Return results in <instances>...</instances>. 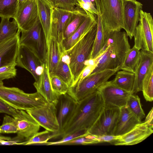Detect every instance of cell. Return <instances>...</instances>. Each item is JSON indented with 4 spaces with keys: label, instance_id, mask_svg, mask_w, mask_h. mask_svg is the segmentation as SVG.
<instances>
[{
    "label": "cell",
    "instance_id": "1",
    "mask_svg": "<svg viewBox=\"0 0 153 153\" xmlns=\"http://www.w3.org/2000/svg\"><path fill=\"white\" fill-rule=\"evenodd\" d=\"M104 108L102 98L97 90L77 102L72 115L62 130L55 133V138L62 137L79 130H88Z\"/></svg>",
    "mask_w": 153,
    "mask_h": 153
},
{
    "label": "cell",
    "instance_id": "2",
    "mask_svg": "<svg viewBox=\"0 0 153 153\" xmlns=\"http://www.w3.org/2000/svg\"><path fill=\"white\" fill-rule=\"evenodd\" d=\"M128 36L124 31H113L107 33L106 42L99 53L104 52L91 73L121 66L126 53L131 48Z\"/></svg>",
    "mask_w": 153,
    "mask_h": 153
},
{
    "label": "cell",
    "instance_id": "3",
    "mask_svg": "<svg viewBox=\"0 0 153 153\" xmlns=\"http://www.w3.org/2000/svg\"><path fill=\"white\" fill-rule=\"evenodd\" d=\"M97 24L71 48L62 52L63 58L68 62L74 80L76 82L90 59L96 34ZM71 86V87H72Z\"/></svg>",
    "mask_w": 153,
    "mask_h": 153
},
{
    "label": "cell",
    "instance_id": "4",
    "mask_svg": "<svg viewBox=\"0 0 153 153\" xmlns=\"http://www.w3.org/2000/svg\"><path fill=\"white\" fill-rule=\"evenodd\" d=\"M0 100L16 109L25 111L41 107L48 103L37 91L26 93L18 88L6 87L0 80Z\"/></svg>",
    "mask_w": 153,
    "mask_h": 153
},
{
    "label": "cell",
    "instance_id": "5",
    "mask_svg": "<svg viewBox=\"0 0 153 153\" xmlns=\"http://www.w3.org/2000/svg\"><path fill=\"white\" fill-rule=\"evenodd\" d=\"M120 67L91 73L70 88L67 93L78 102L93 93L118 71Z\"/></svg>",
    "mask_w": 153,
    "mask_h": 153
},
{
    "label": "cell",
    "instance_id": "6",
    "mask_svg": "<svg viewBox=\"0 0 153 153\" xmlns=\"http://www.w3.org/2000/svg\"><path fill=\"white\" fill-rule=\"evenodd\" d=\"M123 0H98L104 28L106 33L120 31L123 28Z\"/></svg>",
    "mask_w": 153,
    "mask_h": 153
},
{
    "label": "cell",
    "instance_id": "7",
    "mask_svg": "<svg viewBox=\"0 0 153 153\" xmlns=\"http://www.w3.org/2000/svg\"><path fill=\"white\" fill-rule=\"evenodd\" d=\"M20 45L33 52L43 64H46L47 46L45 37L39 18L33 26L27 31H22Z\"/></svg>",
    "mask_w": 153,
    "mask_h": 153
},
{
    "label": "cell",
    "instance_id": "8",
    "mask_svg": "<svg viewBox=\"0 0 153 153\" xmlns=\"http://www.w3.org/2000/svg\"><path fill=\"white\" fill-rule=\"evenodd\" d=\"M139 24L134 34V45L139 50L153 53V19L151 14L141 10Z\"/></svg>",
    "mask_w": 153,
    "mask_h": 153
},
{
    "label": "cell",
    "instance_id": "9",
    "mask_svg": "<svg viewBox=\"0 0 153 153\" xmlns=\"http://www.w3.org/2000/svg\"><path fill=\"white\" fill-rule=\"evenodd\" d=\"M120 113V108L104 107L88 132L97 136L113 135Z\"/></svg>",
    "mask_w": 153,
    "mask_h": 153
},
{
    "label": "cell",
    "instance_id": "10",
    "mask_svg": "<svg viewBox=\"0 0 153 153\" xmlns=\"http://www.w3.org/2000/svg\"><path fill=\"white\" fill-rule=\"evenodd\" d=\"M102 98L104 107L118 108L126 105L131 92L123 90L107 81L97 89Z\"/></svg>",
    "mask_w": 153,
    "mask_h": 153
},
{
    "label": "cell",
    "instance_id": "11",
    "mask_svg": "<svg viewBox=\"0 0 153 153\" xmlns=\"http://www.w3.org/2000/svg\"><path fill=\"white\" fill-rule=\"evenodd\" d=\"M26 111L45 130L55 133L59 131L57 108L54 104L48 103L44 106Z\"/></svg>",
    "mask_w": 153,
    "mask_h": 153
},
{
    "label": "cell",
    "instance_id": "12",
    "mask_svg": "<svg viewBox=\"0 0 153 153\" xmlns=\"http://www.w3.org/2000/svg\"><path fill=\"white\" fill-rule=\"evenodd\" d=\"M16 63V66L28 71L33 76L35 81L38 80L45 65L31 50L20 45Z\"/></svg>",
    "mask_w": 153,
    "mask_h": 153
},
{
    "label": "cell",
    "instance_id": "13",
    "mask_svg": "<svg viewBox=\"0 0 153 153\" xmlns=\"http://www.w3.org/2000/svg\"><path fill=\"white\" fill-rule=\"evenodd\" d=\"M38 18L36 0H26L19 4L14 19L16 21L21 31L29 30Z\"/></svg>",
    "mask_w": 153,
    "mask_h": 153
},
{
    "label": "cell",
    "instance_id": "14",
    "mask_svg": "<svg viewBox=\"0 0 153 153\" xmlns=\"http://www.w3.org/2000/svg\"><path fill=\"white\" fill-rule=\"evenodd\" d=\"M143 4L136 0L123 1V29L130 39L134 36L140 17Z\"/></svg>",
    "mask_w": 153,
    "mask_h": 153
},
{
    "label": "cell",
    "instance_id": "15",
    "mask_svg": "<svg viewBox=\"0 0 153 153\" xmlns=\"http://www.w3.org/2000/svg\"><path fill=\"white\" fill-rule=\"evenodd\" d=\"M76 10V6L72 10L53 7L51 16V36L55 38L60 44L63 40L64 31L70 22L72 15Z\"/></svg>",
    "mask_w": 153,
    "mask_h": 153
},
{
    "label": "cell",
    "instance_id": "16",
    "mask_svg": "<svg viewBox=\"0 0 153 153\" xmlns=\"http://www.w3.org/2000/svg\"><path fill=\"white\" fill-rule=\"evenodd\" d=\"M16 111L13 117L17 125V135L25 141L39 132L40 126L25 110L16 109Z\"/></svg>",
    "mask_w": 153,
    "mask_h": 153
},
{
    "label": "cell",
    "instance_id": "17",
    "mask_svg": "<svg viewBox=\"0 0 153 153\" xmlns=\"http://www.w3.org/2000/svg\"><path fill=\"white\" fill-rule=\"evenodd\" d=\"M153 132L152 129L145 122H141L137 124L129 132L120 135L119 139L111 144L116 146L135 145L145 140Z\"/></svg>",
    "mask_w": 153,
    "mask_h": 153
},
{
    "label": "cell",
    "instance_id": "18",
    "mask_svg": "<svg viewBox=\"0 0 153 153\" xmlns=\"http://www.w3.org/2000/svg\"><path fill=\"white\" fill-rule=\"evenodd\" d=\"M20 30L13 37L0 42V67L16 63L20 46Z\"/></svg>",
    "mask_w": 153,
    "mask_h": 153
},
{
    "label": "cell",
    "instance_id": "19",
    "mask_svg": "<svg viewBox=\"0 0 153 153\" xmlns=\"http://www.w3.org/2000/svg\"><path fill=\"white\" fill-rule=\"evenodd\" d=\"M140 61L135 73V79L132 94L142 91L143 82L152 68L153 67V53L141 50Z\"/></svg>",
    "mask_w": 153,
    "mask_h": 153
},
{
    "label": "cell",
    "instance_id": "20",
    "mask_svg": "<svg viewBox=\"0 0 153 153\" xmlns=\"http://www.w3.org/2000/svg\"><path fill=\"white\" fill-rule=\"evenodd\" d=\"M33 85L36 91L39 93L49 103L56 105L58 103L59 96L53 91L51 85L49 74L46 64H45L43 71L38 80Z\"/></svg>",
    "mask_w": 153,
    "mask_h": 153
},
{
    "label": "cell",
    "instance_id": "21",
    "mask_svg": "<svg viewBox=\"0 0 153 153\" xmlns=\"http://www.w3.org/2000/svg\"><path fill=\"white\" fill-rule=\"evenodd\" d=\"M76 101L67 93L59 96L56 107L60 132L72 115L76 105Z\"/></svg>",
    "mask_w": 153,
    "mask_h": 153
},
{
    "label": "cell",
    "instance_id": "22",
    "mask_svg": "<svg viewBox=\"0 0 153 153\" xmlns=\"http://www.w3.org/2000/svg\"><path fill=\"white\" fill-rule=\"evenodd\" d=\"M87 18L76 31L68 39L63 40L60 45L62 52L73 46L97 23L96 15L89 14Z\"/></svg>",
    "mask_w": 153,
    "mask_h": 153
},
{
    "label": "cell",
    "instance_id": "23",
    "mask_svg": "<svg viewBox=\"0 0 153 153\" xmlns=\"http://www.w3.org/2000/svg\"><path fill=\"white\" fill-rule=\"evenodd\" d=\"M141 120L137 117L126 105L120 108L119 116L114 130V135L120 136L129 132Z\"/></svg>",
    "mask_w": 153,
    "mask_h": 153
},
{
    "label": "cell",
    "instance_id": "24",
    "mask_svg": "<svg viewBox=\"0 0 153 153\" xmlns=\"http://www.w3.org/2000/svg\"><path fill=\"white\" fill-rule=\"evenodd\" d=\"M38 18L45 37L47 48L51 37V16L53 7L45 0H36Z\"/></svg>",
    "mask_w": 153,
    "mask_h": 153
},
{
    "label": "cell",
    "instance_id": "25",
    "mask_svg": "<svg viewBox=\"0 0 153 153\" xmlns=\"http://www.w3.org/2000/svg\"><path fill=\"white\" fill-rule=\"evenodd\" d=\"M62 53L60 44L51 36L48 47L46 63L49 75L54 74Z\"/></svg>",
    "mask_w": 153,
    "mask_h": 153
},
{
    "label": "cell",
    "instance_id": "26",
    "mask_svg": "<svg viewBox=\"0 0 153 153\" xmlns=\"http://www.w3.org/2000/svg\"><path fill=\"white\" fill-rule=\"evenodd\" d=\"M95 4L97 11V30L94 45L90 59L95 58L103 48L106 42L107 33L105 32L104 28L98 0H95Z\"/></svg>",
    "mask_w": 153,
    "mask_h": 153
},
{
    "label": "cell",
    "instance_id": "27",
    "mask_svg": "<svg viewBox=\"0 0 153 153\" xmlns=\"http://www.w3.org/2000/svg\"><path fill=\"white\" fill-rule=\"evenodd\" d=\"M76 6L77 7L76 10L72 15L71 21L64 31L63 40L69 38L78 28L88 16L83 10L78 6Z\"/></svg>",
    "mask_w": 153,
    "mask_h": 153
},
{
    "label": "cell",
    "instance_id": "28",
    "mask_svg": "<svg viewBox=\"0 0 153 153\" xmlns=\"http://www.w3.org/2000/svg\"><path fill=\"white\" fill-rule=\"evenodd\" d=\"M115 78L111 82L117 87L128 91L131 92L133 88L135 74L123 70L117 72Z\"/></svg>",
    "mask_w": 153,
    "mask_h": 153
},
{
    "label": "cell",
    "instance_id": "29",
    "mask_svg": "<svg viewBox=\"0 0 153 153\" xmlns=\"http://www.w3.org/2000/svg\"><path fill=\"white\" fill-rule=\"evenodd\" d=\"M140 57V50L134 46L127 52L120 70L135 73Z\"/></svg>",
    "mask_w": 153,
    "mask_h": 153
},
{
    "label": "cell",
    "instance_id": "30",
    "mask_svg": "<svg viewBox=\"0 0 153 153\" xmlns=\"http://www.w3.org/2000/svg\"><path fill=\"white\" fill-rule=\"evenodd\" d=\"M10 19L1 18L0 23V42L10 39L16 33L19 28L14 19L10 22Z\"/></svg>",
    "mask_w": 153,
    "mask_h": 153
},
{
    "label": "cell",
    "instance_id": "31",
    "mask_svg": "<svg viewBox=\"0 0 153 153\" xmlns=\"http://www.w3.org/2000/svg\"><path fill=\"white\" fill-rule=\"evenodd\" d=\"M53 74L68 84L70 88L73 85V78L68 64L62 56Z\"/></svg>",
    "mask_w": 153,
    "mask_h": 153
},
{
    "label": "cell",
    "instance_id": "32",
    "mask_svg": "<svg viewBox=\"0 0 153 153\" xmlns=\"http://www.w3.org/2000/svg\"><path fill=\"white\" fill-rule=\"evenodd\" d=\"M18 5V0H0V17L14 19Z\"/></svg>",
    "mask_w": 153,
    "mask_h": 153
},
{
    "label": "cell",
    "instance_id": "33",
    "mask_svg": "<svg viewBox=\"0 0 153 153\" xmlns=\"http://www.w3.org/2000/svg\"><path fill=\"white\" fill-rule=\"evenodd\" d=\"M126 106L140 120L145 117V114L142 107L140 98L136 94H131L127 101Z\"/></svg>",
    "mask_w": 153,
    "mask_h": 153
},
{
    "label": "cell",
    "instance_id": "34",
    "mask_svg": "<svg viewBox=\"0 0 153 153\" xmlns=\"http://www.w3.org/2000/svg\"><path fill=\"white\" fill-rule=\"evenodd\" d=\"M54 132L45 130L38 132L28 140L22 142V145H44L50 139L54 138Z\"/></svg>",
    "mask_w": 153,
    "mask_h": 153
},
{
    "label": "cell",
    "instance_id": "35",
    "mask_svg": "<svg viewBox=\"0 0 153 153\" xmlns=\"http://www.w3.org/2000/svg\"><path fill=\"white\" fill-rule=\"evenodd\" d=\"M142 91L147 101L153 100V67L152 68L143 82Z\"/></svg>",
    "mask_w": 153,
    "mask_h": 153
},
{
    "label": "cell",
    "instance_id": "36",
    "mask_svg": "<svg viewBox=\"0 0 153 153\" xmlns=\"http://www.w3.org/2000/svg\"><path fill=\"white\" fill-rule=\"evenodd\" d=\"M50 81L53 91L59 96L67 94L70 87L58 76L54 74L49 75Z\"/></svg>",
    "mask_w": 153,
    "mask_h": 153
},
{
    "label": "cell",
    "instance_id": "37",
    "mask_svg": "<svg viewBox=\"0 0 153 153\" xmlns=\"http://www.w3.org/2000/svg\"><path fill=\"white\" fill-rule=\"evenodd\" d=\"M100 143L97 136L88 132L85 134L64 143L62 145H88Z\"/></svg>",
    "mask_w": 153,
    "mask_h": 153
},
{
    "label": "cell",
    "instance_id": "38",
    "mask_svg": "<svg viewBox=\"0 0 153 153\" xmlns=\"http://www.w3.org/2000/svg\"><path fill=\"white\" fill-rule=\"evenodd\" d=\"M18 128L15 119L9 115H5L0 126V134L17 133Z\"/></svg>",
    "mask_w": 153,
    "mask_h": 153
},
{
    "label": "cell",
    "instance_id": "39",
    "mask_svg": "<svg viewBox=\"0 0 153 153\" xmlns=\"http://www.w3.org/2000/svg\"><path fill=\"white\" fill-rule=\"evenodd\" d=\"M88 132V130H80L68 134L62 137V139L55 142H47L45 143V145H62L66 142L82 136Z\"/></svg>",
    "mask_w": 153,
    "mask_h": 153
},
{
    "label": "cell",
    "instance_id": "40",
    "mask_svg": "<svg viewBox=\"0 0 153 153\" xmlns=\"http://www.w3.org/2000/svg\"><path fill=\"white\" fill-rule=\"evenodd\" d=\"M16 64L0 67V80L9 79L15 77L17 74Z\"/></svg>",
    "mask_w": 153,
    "mask_h": 153
},
{
    "label": "cell",
    "instance_id": "41",
    "mask_svg": "<svg viewBox=\"0 0 153 153\" xmlns=\"http://www.w3.org/2000/svg\"><path fill=\"white\" fill-rule=\"evenodd\" d=\"M76 6L83 10L88 15L97 14L95 5L91 0H76Z\"/></svg>",
    "mask_w": 153,
    "mask_h": 153
},
{
    "label": "cell",
    "instance_id": "42",
    "mask_svg": "<svg viewBox=\"0 0 153 153\" xmlns=\"http://www.w3.org/2000/svg\"><path fill=\"white\" fill-rule=\"evenodd\" d=\"M55 7L62 9L72 10L76 7V0H54Z\"/></svg>",
    "mask_w": 153,
    "mask_h": 153
},
{
    "label": "cell",
    "instance_id": "43",
    "mask_svg": "<svg viewBox=\"0 0 153 153\" xmlns=\"http://www.w3.org/2000/svg\"><path fill=\"white\" fill-rule=\"evenodd\" d=\"M16 110L0 100V113L6 114L13 117L16 114Z\"/></svg>",
    "mask_w": 153,
    "mask_h": 153
},
{
    "label": "cell",
    "instance_id": "44",
    "mask_svg": "<svg viewBox=\"0 0 153 153\" xmlns=\"http://www.w3.org/2000/svg\"><path fill=\"white\" fill-rule=\"evenodd\" d=\"M25 140L21 137L17 136L11 138L8 140H4L0 143V145H22Z\"/></svg>",
    "mask_w": 153,
    "mask_h": 153
},
{
    "label": "cell",
    "instance_id": "45",
    "mask_svg": "<svg viewBox=\"0 0 153 153\" xmlns=\"http://www.w3.org/2000/svg\"><path fill=\"white\" fill-rule=\"evenodd\" d=\"M120 136L104 135L97 136V137L100 143L108 142L111 144L114 141L119 139Z\"/></svg>",
    "mask_w": 153,
    "mask_h": 153
},
{
    "label": "cell",
    "instance_id": "46",
    "mask_svg": "<svg viewBox=\"0 0 153 153\" xmlns=\"http://www.w3.org/2000/svg\"><path fill=\"white\" fill-rule=\"evenodd\" d=\"M153 108L152 107L146 117L145 122L151 128H153Z\"/></svg>",
    "mask_w": 153,
    "mask_h": 153
},
{
    "label": "cell",
    "instance_id": "47",
    "mask_svg": "<svg viewBox=\"0 0 153 153\" xmlns=\"http://www.w3.org/2000/svg\"><path fill=\"white\" fill-rule=\"evenodd\" d=\"M11 138L9 137L3 136L0 134V143L4 140H10Z\"/></svg>",
    "mask_w": 153,
    "mask_h": 153
},
{
    "label": "cell",
    "instance_id": "48",
    "mask_svg": "<svg viewBox=\"0 0 153 153\" xmlns=\"http://www.w3.org/2000/svg\"><path fill=\"white\" fill-rule=\"evenodd\" d=\"M53 7H55V3L54 0H45Z\"/></svg>",
    "mask_w": 153,
    "mask_h": 153
},
{
    "label": "cell",
    "instance_id": "49",
    "mask_svg": "<svg viewBox=\"0 0 153 153\" xmlns=\"http://www.w3.org/2000/svg\"><path fill=\"white\" fill-rule=\"evenodd\" d=\"M26 0H18L19 4L22 3L23 2L26 1Z\"/></svg>",
    "mask_w": 153,
    "mask_h": 153
},
{
    "label": "cell",
    "instance_id": "50",
    "mask_svg": "<svg viewBox=\"0 0 153 153\" xmlns=\"http://www.w3.org/2000/svg\"><path fill=\"white\" fill-rule=\"evenodd\" d=\"M93 2V3L95 5V0H91Z\"/></svg>",
    "mask_w": 153,
    "mask_h": 153
}]
</instances>
